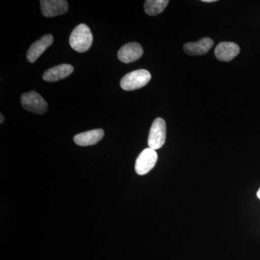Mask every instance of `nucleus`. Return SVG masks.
Segmentation results:
<instances>
[{
  "mask_svg": "<svg viewBox=\"0 0 260 260\" xmlns=\"http://www.w3.org/2000/svg\"><path fill=\"white\" fill-rule=\"evenodd\" d=\"M93 35L88 25L80 24L73 30L70 37V44L78 52H85L91 47Z\"/></svg>",
  "mask_w": 260,
  "mask_h": 260,
  "instance_id": "f257e3e1",
  "label": "nucleus"
},
{
  "mask_svg": "<svg viewBox=\"0 0 260 260\" xmlns=\"http://www.w3.org/2000/svg\"><path fill=\"white\" fill-rule=\"evenodd\" d=\"M151 79V75L146 70H138L131 72L121 80V88L124 90H138L145 86Z\"/></svg>",
  "mask_w": 260,
  "mask_h": 260,
  "instance_id": "f03ea898",
  "label": "nucleus"
},
{
  "mask_svg": "<svg viewBox=\"0 0 260 260\" xmlns=\"http://www.w3.org/2000/svg\"><path fill=\"white\" fill-rule=\"evenodd\" d=\"M167 138V124L162 118L154 120L149 133L148 143L149 148L158 150L162 148Z\"/></svg>",
  "mask_w": 260,
  "mask_h": 260,
  "instance_id": "7ed1b4c3",
  "label": "nucleus"
},
{
  "mask_svg": "<svg viewBox=\"0 0 260 260\" xmlns=\"http://www.w3.org/2000/svg\"><path fill=\"white\" fill-rule=\"evenodd\" d=\"M22 106L25 110L37 114H44L48 109L47 102L40 94L30 91L21 95Z\"/></svg>",
  "mask_w": 260,
  "mask_h": 260,
  "instance_id": "20e7f679",
  "label": "nucleus"
},
{
  "mask_svg": "<svg viewBox=\"0 0 260 260\" xmlns=\"http://www.w3.org/2000/svg\"><path fill=\"white\" fill-rule=\"evenodd\" d=\"M158 160V154L155 150L148 148L145 149L135 162V172L139 175H145L155 167Z\"/></svg>",
  "mask_w": 260,
  "mask_h": 260,
  "instance_id": "39448f33",
  "label": "nucleus"
},
{
  "mask_svg": "<svg viewBox=\"0 0 260 260\" xmlns=\"http://www.w3.org/2000/svg\"><path fill=\"white\" fill-rule=\"evenodd\" d=\"M41 10L47 18L64 14L68 10V3L65 0H42Z\"/></svg>",
  "mask_w": 260,
  "mask_h": 260,
  "instance_id": "423d86ee",
  "label": "nucleus"
},
{
  "mask_svg": "<svg viewBox=\"0 0 260 260\" xmlns=\"http://www.w3.org/2000/svg\"><path fill=\"white\" fill-rule=\"evenodd\" d=\"M54 42V37L51 34H46L44 37L31 44L27 52V59L29 62L34 63L40 57L44 51Z\"/></svg>",
  "mask_w": 260,
  "mask_h": 260,
  "instance_id": "0eeeda50",
  "label": "nucleus"
},
{
  "mask_svg": "<svg viewBox=\"0 0 260 260\" xmlns=\"http://www.w3.org/2000/svg\"><path fill=\"white\" fill-rule=\"evenodd\" d=\"M143 54V47L137 42L128 43L118 51V59L122 62H133L139 59Z\"/></svg>",
  "mask_w": 260,
  "mask_h": 260,
  "instance_id": "6e6552de",
  "label": "nucleus"
},
{
  "mask_svg": "<svg viewBox=\"0 0 260 260\" xmlns=\"http://www.w3.org/2000/svg\"><path fill=\"white\" fill-rule=\"evenodd\" d=\"M74 71L71 64H62L53 67L43 75V79L47 82H56L70 76Z\"/></svg>",
  "mask_w": 260,
  "mask_h": 260,
  "instance_id": "1a4fd4ad",
  "label": "nucleus"
},
{
  "mask_svg": "<svg viewBox=\"0 0 260 260\" xmlns=\"http://www.w3.org/2000/svg\"><path fill=\"white\" fill-rule=\"evenodd\" d=\"M240 52V48L235 43L220 42L215 49V55L218 60L229 61Z\"/></svg>",
  "mask_w": 260,
  "mask_h": 260,
  "instance_id": "9d476101",
  "label": "nucleus"
},
{
  "mask_svg": "<svg viewBox=\"0 0 260 260\" xmlns=\"http://www.w3.org/2000/svg\"><path fill=\"white\" fill-rule=\"evenodd\" d=\"M214 42L210 38H203L196 42L186 43L184 46V50L191 56L203 55L213 47Z\"/></svg>",
  "mask_w": 260,
  "mask_h": 260,
  "instance_id": "9b49d317",
  "label": "nucleus"
},
{
  "mask_svg": "<svg viewBox=\"0 0 260 260\" xmlns=\"http://www.w3.org/2000/svg\"><path fill=\"white\" fill-rule=\"evenodd\" d=\"M104 136V132L102 129L90 130L75 135L74 141L80 146H89L97 144Z\"/></svg>",
  "mask_w": 260,
  "mask_h": 260,
  "instance_id": "f8f14e48",
  "label": "nucleus"
},
{
  "mask_svg": "<svg viewBox=\"0 0 260 260\" xmlns=\"http://www.w3.org/2000/svg\"><path fill=\"white\" fill-rule=\"evenodd\" d=\"M169 3L168 0H147L144 5L145 13L151 16L160 14Z\"/></svg>",
  "mask_w": 260,
  "mask_h": 260,
  "instance_id": "ddd939ff",
  "label": "nucleus"
},
{
  "mask_svg": "<svg viewBox=\"0 0 260 260\" xmlns=\"http://www.w3.org/2000/svg\"><path fill=\"white\" fill-rule=\"evenodd\" d=\"M203 3H214V2H216V0H203Z\"/></svg>",
  "mask_w": 260,
  "mask_h": 260,
  "instance_id": "4468645a",
  "label": "nucleus"
},
{
  "mask_svg": "<svg viewBox=\"0 0 260 260\" xmlns=\"http://www.w3.org/2000/svg\"><path fill=\"white\" fill-rule=\"evenodd\" d=\"M0 116H1V121H0V123H3L4 121L5 117L3 115V114H0Z\"/></svg>",
  "mask_w": 260,
  "mask_h": 260,
  "instance_id": "2eb2a0df",
  "label": "nucleus"
},
{
  "mask_svg": "<svg viewBox=\"0 0 260 260\" xmlns=\"http://www.w3.org/2000/svg\"><path fill=\"white\" fill-rule=\"evenodd\" d=\"M256 196H257V198L260 200V188L259 190H258L257 193H256Z\"/></svg>",
  "mask_w": 260,
  "mask_h": 260,
  "instance_id": "dca6fc26",
  "label": "nucleus"
}]
</instances>
